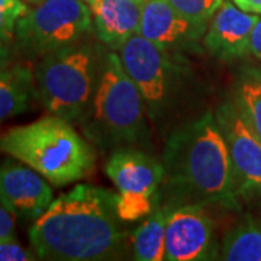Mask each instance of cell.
<instances>
[{
  "label": "cell",
  "instance_id": "cell-1",
  "mask_svg": "<svg viewBox=\"0 0 261 261\" xmlns=\"http://www.w3.org/2000/svg\"><path fill=\"white\" fill-rule=\"evenodd\" d=\"M118 214L116 193L93 185H77L60 195L29 228L37 258L97 261L122 258L130 235Z\"/></svg>",
  "mask_w": 261,
  "mask_h": 261
},
{
  "label": "cell",
  "instance_id": "cell-2",
  "mask_svg": "<svg viewBox=\"0 0 261 261\" xmlns=\"http://www.w3.org/2000/svg\"><path fill=\"white\" fill-rule=\"evenodd\" d=\"M168 206L197 203L240 209L232 163L214 112L186 122L168 137L163 160Z\"/></svg>",
  "mask_w": 261,
  "mask_h": 261
},
{
  "label": "cell",
  "instance_id": "cell-3",
  "mask_svg": "<svg viewBox=\"0 0 261 261\" xmlns=\"http://www.w3.org/2000/svg\"><path fill=\"white\" fill-rule=\"evenodd\" d=\"M0 154L34 168L57 187L82 180L96 163L93 147L71 122L48 115L0 134Z\"/></svg>",
  "mask_w": 261,
  "mask_h": 261
},
{
  "label": "cell",
  "instance_id": "cell-4",
  "mask_svg": "<svg viewBox=\"0 0 261 261\" xmlns=\"http://www.w3.org/2000/svg\"><path fill=\"white\" fill-rule=\"evenodd\" d=\"M80 125L84 137L103 151L135 147L147 141L145 103L118 53H106L93 100Z\"/></svg>",
  "mask_w": 261,
  "mask_h": 261
},
{
  "label": "cell",
  "instance_id": "cell-5",
  "mask_svg": "<svg viewBox=\"0 0 261 261\" xmlns=\"http://www.w3.org/2000/svg\"><path fill=\"white\" fill-rule=\"evenodd\" d=\"M105 56L90 41H80L41 57L34 68L37 99L49 115L80 123L89 111Z\"/></svg>",
  "mask_w": 261,
  "mask_h": 261
},
{
  "label": "cell",
  "instance_id": "cell-6",
  "mask_svg": "<svg viewBox=\"0 0 261 261\" xmlns=\"http://www.w3.org/2000/svg\"><path fill=\"white\" fill-rule=\"evenodd\" d=\"M118 56L125 71L140 89L149 121H168L187 87L186 57L170 54L140 32L118 49Z\"/></svg>",
  "mask_w": 261,
  "mask_h": 261
},
{
  "label": "cell",
  "instance_id": "cell-7",
  "mask_svg": "<svg viewBox=\"0 0 261 261\" xmlns=\"http://www.w3.org/2000/svg\"><path fill=\"white\" fill-rule=\"evenodd\" d=\"M92 31V12L86 0H39L19 19L15 41L22 56L39 60L83 41Z\"/></svg>",
  "mask_w": 261,
  "mask_h": 261
},
{
  "label": "cell",
  "instance_id": "cell-8",
  "mask_svg": "<svg viewBox=\"0 0 261 261\" xmlns=\"http://www.w3.org/2000/svg\"><path fill=\"white\" fill-rule=\"evenodd\" d=\"M105 173L118 189L116 207L123 222L140 221L159 206L164 166L148 152L134 147L115 149Z\"/></svg>",
  "mask_w": 261,
  "mask_h": 261
},
{
  "label": "cell",
  "instance_id": "cell-9",
  "mask_svg": "<svg viewBox=\"0 0 261 261\" xmlns=\"http://www.w3.org/2000/svg\"><path fill=\"white\" fill-rule=\"evenodd\" d=\"M215 116L228 145L238 196L261 205V138L237 94L221 103Z\"/></svg>",
  "mask_w": 261,
  "mask_h": 261
},
{
  "label": "cell",
  "instance_id": "cell-10",
  "mask_svg": "<svg viewBox=\"0 0 261 261\" xmlns=\"http://www.w3.org/2000/svg\"><path fill=\"white\" fill-rule=\"evenodd\" d=\"M216 255H219V248L215 241V224L206 206L197 203L168 206L166 260H214Z\"/></svg>",
  "mask_w": 261,
  "mask_h": 261
},
{
  "label": "cell",
  "instance_id": "cell-11",
  "mask_svg": "<svg viewBox=\"0 0 261 261\" xmlns=\"http://www.w3.org/2000/svg\"><path fill=\"white\" fill-rule=\"evenodd\" d=\"M206 29L207 23L187 19L166 0L145 2L140 34L170 54L186 57L202 53L200 41H203Z\"/></svg>",
  "mask_w": 261,
  "mask_h": 261
},
{
  "label": "cell",
  "instance_id": "cell-12",
  "mask_svg": "<svg viewBox=\"0 0 261 261\" xmlns=\"http://www.w3.org/2000/svg\"><path fill=\"white\" fill-rule=\"evenodd\" d=\"M0 203L16 218L37 221L53 203L49 181L27 164H0Z\"/></svg>",
  "mask_w": 261,
  "mask_h": 261
},
{
  "label": "cell",
  "instance_id": "cell-13",
  "mask_svg": "<svg viewBox=\"0 0 261 261\" xmlns=\"http://www.w3.org/2000/svg\"><path fill=\"white\" fill-rule=\"evenodd\" d=\"M258 15H251L224 0L215 12L203 37V47L221 61H233L248 54V44Z\"/></svg>",
  "mask_w": 261,
  "mask_h": 261
},
{
  "label": "cell",
  "instance_id": "cell-14",
  "mask_svg": "<svg viewBox=\"0 0 261 261\" xmlns=\"http://www.w3.org/2000/svg\"><path fill=\"white\" fill-rule=\"evenodd\" d=\"M93 20L96 38L112 51L119 48L141 28L147 0H86Z\"/></svg>",
  "mask_w": 261,
  "mask_h": 261
},
{
  "label": "cell",
  "instance_id": "cell-15",
  "mask_svg": "<svg viewBox=\"0 0 261 261\" xmlns=\"http://www.w3.org/2000/svg\"><path fill=\"white\" fill-rule=\"evenodd\" d=\"M34 99L35 79L29 65H9L0 71V123L27 112Z\"/></svg>",
  "mask_w": 261,
  "mask_h": 261
},
{
  "label": "cell",
  "instance_id": "cell-16",
  "mask_svg": "<svg viewBox=\"0 0 261 261\" xmlns=\"http://www.w3.org/2000/svg\"><path fill=\"white\" fill-rule=\"evenodd\" d=\"M166 228L167 207L157 206L130 235L134 260H166Z\"/></svg>",
  "mask_w": 261,
  "mask_h": 261
},
{
  "label": "cell",
  "instance_id": "cell-17",
  "mask_svg": "<svg viewBox=\"0 0 261 261\" xmlns=\"http://www.w3.org/2000/svg\"><path fill=\"white\" fill-rule=\"evenodd\" d=\"M219 258L226 261H261V219L247 215L225 235Z\"/></svg>",
  "mask_w": 261,
  "mask_h": 261
},
{
  "label": "cell",
  "instance_id": "cell-18",
  "mask_svg": "<svg viewBox=\"0 0 261 261\" xmlns=\"http://www.w3.org/2000/svg\"><path fill=\"white\" fill-rule=\"evenodd\" d=\"M237 97L254 130L261 138V70L245 68L238 80Z\"/></svg>",
  "mask_w": 261,
  "mask_h": 261
},
{
  "label": "cell",
  "instance_id": "cell-19",
  "mask_svg": "<svg viewBox=\"0 0 261 261\" xmlns=\"http://www.w3.org/2000/svg\"><path fill=\"white\" fill-rule=\"evenodd\" d=\"M187 19L197 23H207L224 0H166Z\"/></svg>",
  "mask_w": 261,
  "mask_h": 261
},
{
  "label": "cell",
  "instance_id": "cell-20",
  "mask_svg": "<svg viewBox=\"0 0 261 261\" xmlns=\"http://www.w3.org/2000/svg\"><path fill=\"white\" fill-rule=\"evenodd\" d=\"M28 10L22 0H0V42L9 44L15 38L19 19Z\"/></svg>",
  "mask_w": 261,
  "mask_h": 261
},
{
  "label": "cell",
  "instance_id": "cell-21",
  "mask_svg": "<svg viewBox=\"0 0 261 261\" xmlns=\"http://www.w3.org/2000/svg\"><path fill=\"white\" fill-rule=\"evenodd\" d=\"M35 258L37 255L20 247L15 238L0 240V261H28Z\"/></svg>",
  "mask_w": 261,
  "mask_h": 261
},
{
  "label": "cell",
  "instance_id": "cell-22",
  "mask_svg": "<svg viewBox=\"0 0 261 261\" xmlns=\"http://www.w3.org/2000/svg\"><path fill=\"white\" fill-rule=\"evenodd\" d=\"M15 215L0 203V240H10L15 237Z\"/></svg>",
  "mask_w": 261,
  "mask_h": 261
},
{
  "label": "cell",
  "instance_id": "cell-23",
  "mask_svg": "<svg viewBox=\"0 0 261 261\" xmlns=\"http://www.w3.org/2000/svg\"><path fill=\"white\" fill-rule=\"evenodd\" d=\"M248 53L254 56L261 63V18L257 20L251 31L250 44H248Z\"/></svg>",
  "mask_w": 261,
  "mask_h": 261
},
{
  "label": "cell",
  "instance_id": "cell-24",
  "mask_svg": "<svg viewBox=\"0 0 261 261\" xmlns=\"http://www.w3.org/2000/svg\"><path fill=\"white\" fill-rule=\"evenodd\" d=\"M233 3L245 12L261 15V0H233Z\"/></svg>",
  "mask_w": 261,
  "mask_h": 261
},
{
  "label": "cell",
  "instance_id": "cell-25",
  "mask_svg": "<svg viewBox=\"0 0 261 261\" xmlns=\"http://www.w3.org/2000/svg\"><path fill=\"white\" fill-rule=\"evenodd\" d=\"M9 65H12V51L8 44L0 42V71L8 68Z\"/></svg>",
  "mask_w": 261,
  "mask_h": 261
},
{
  "label": "cell",
  "instance_id": "cell-26",
  "mask_svg": "<svg viewBox=\"0 0 261 261\" xmlns=\"http://www.w3.org/2000/svg\"><path fill=\"white\" fill-rule=\"evenodd\" d=\"M32 2H39V0H32Z\"/></svg>",
  "mask_w": 261,
  "mask_h": 261
}]
</instances>
